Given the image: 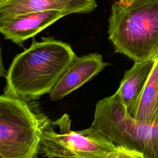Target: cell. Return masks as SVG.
I'll return each mask as SVG.
<instances>
[{
	"label": "cell",
	"instance_id": "1",
	"mask_svg": "<svg viewBox=\"0 0 158 158\" xmlns=\"http://www.w3.org/2000/svg\"><path fill=\"white\" fill-rule=\"evenodd\" d=\"M77 57L70 45L54 37L33 38L29 48L17 54L7 72L5 94L28 102L50 93Z\"/></svg>",
	"mask_w": 158,
	"mask_h": 158
},
{
	"label": "cell",
	"instance_id": "2",
	"mask_svg": "<svg viewBox=\"0 0 158 158\" xmlns=\"http://www.w3.org/2000/svg\"><path fill=\"white\" fill-rule=\"evenodd\" d=\"M108 21L115 52L135 62L157 58L158 0H116Z\"/></svg>",
	"mask_w": 158,
	"mask_h": 158
},
{
	"label": "cell",
	"instance_id": "3",
	"mask_svg": "<svg viewBox=\"0 0 158 158\" xmlns=\"http://www.w3.org/2000/svg\"><path fill=\"white\" fill-rule=\"evenodd\" d=\"M30 102L0 95V154L4 158H37L50 120Z\"/></svg>",
	"mask_w": 158,
	"mask_h": 158
},
{
	"label": "cell",
	"instance_id": "4",
	"mask_svg": "<svg viewBox=\"0 0 158 158\" xmlns=\"http://www.w3.org/2000/svg\"><path fill=\"white\" fill-rule=\"evenodd\" d=\"M91 127L116 145L136 149L144 158H158V120L152 123L135 121L115 93L98 101Z\"/></svg>",
	"mask_w": 158,
	"mask_h": 158
},
{
	"label": "cell",
	"instance_id": "5",
	"mask_svg": "<svg viewBox=\"0 0 158 158\" xmlns=\"http://www.w3.org/2000/svg\"><path fill=\"white\" fill-rule=\"evenodd\" d=\"M117 145L92 127L71 129V120L64 114L44 128L39 154L48 158H109Z\"/></svg>",
	"mask_w": 158,
	"mask_h": 158
},
{
	"label": "cell",
	"instance_id": "6",
	"mask_svg": "<svg viewBox=\"0 0 158 158\" xmlns=\"http://www.w3.org/2000/svg\"><path fill=\"white\" fill-rule=\"evenodd\" d=\"M66 14L59 10H44L19 15L0 21V33L20 47L24 42L44 30Z\"/></svg>",
	"mask_w": 158,
	"mask_h": 158
},
{
	"label": "cell",
	"instance_id": "7",
	"mask_svg": "<svg viewBox=\"0 0 158 158\" xmlns=\"http://www.w3.org/2000/svg\"><path fill=\"white\" fill-rule=\"evenodd\" d=\"M108 65L99 53L77 56L49 93L51 99L58 101L64 98L91 80Z\"/></svg>",
	"mask_w": 158,
	"mask_h": 158
},
{
	"label": "cell",
	"instance_id": "8",
	"mask_svg": "<svg viewBox=\"0 0 158 158\" xmlns=\"http://www.w3.org/2000/svg\"><path fill=\"white\" fill-rule=\"evenodd\" d=\"M96 7V0H7L0 4V21L44 10L62 11L67 15L89 14Z\"/></svg>",
	"mask_w": 158,
	"mask_h": 158
},
{
	"label": "cell",
	"instance_id": "9",
	"mask_svg": "<svg viewBox=\"0 0 158 158\" xmlns=\"http://www.w3.org/2000/svg\"><path fill=\"white\" fill-rule=\"evenodd\" d=\"M155 60L135 62L125 71L115 94L128 112L136 102L152 70Z\"/></svg>",
	"mask_w": 158,
	"mask_h": 158
},
{
	"label": "cell",
	"instance_id": "10",
	"mask_svg": "<svg viewBox=\"0 0 158 158\" xmlns=\"http://www.w3.org/2000/svg\"><path fill=\"white\" fill-rule=\"evenodd\" d=\"M127 113L142 123H152L158 120V57L141 95Z\"/></svg>",
	"mask_w": 158,
	"mask_h": 158
},
{
	"label": "cell",
	"instance_id": "11",
	"mask_svg": "<svg viewBox=\"0 0 158 158\" xmlns=\"http://www.w3.org/2000/svg\"><path fill=\"white\" fill-rule=\"evenodd\" d=\"M109 158H144L143 154L136 150L123 145H117Z\"/></svg>",
	"mask_w": 158,
	"mask_h": 158
},
{
	"label": "cell",
	"instance_id": "12",
	"mask_svg": "<svg viewBox=\"0 0 158 158\" xmlns=\"http://www.w3.org/2000/svg\"><path fill=\"white\" fill-rule=\"evenodd\" d=\"M7 72L4 67L3 64V60H2V50L0 44V77H6Z\"/></svg>",
	"mask_w": 158,
	"mask_h": 158
},
{
	"label": "cell",
	"instance_id": "13",
	"mask_svg": "<svg viewBox=\"0 0 158 158\" xmlns=\"http://www.w3.org/2000/svg\"><path fill=\"white\" fill-rule=\"evenodd\" d=\"M7 0H0V4H2V3H4L6 1H7Z\"/></svg>",
	"mask_w": 158,
	"mask_h": 158
},
{
	"label": "cell",
	"instance_id": "14",
	"mask_svg": "<svg viewBox=\"0 0 158 158\" xmlns=\"http://www.w3.org/2000/svg\"><path fill=\"white\" fill-rule=\"evenodd\" d=\"M0 158H4V157H3L0 154Z\"/></svg>",
	"mask_w": 158,
	"mask_h": 158
}]
</instances>
